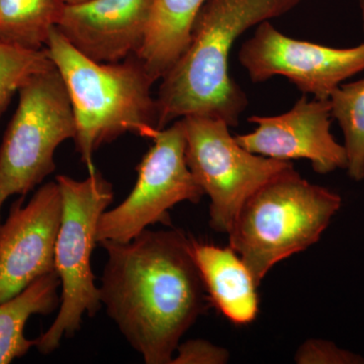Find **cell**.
<instances>
[{
  "label": "cell",
  "instance_id": "obj_13",
  "mask_svg": "<svg viewBox=\"0 0 364 364\" xmlns=\"http://www.w3.org/2000/svg\"><path fill=\"white\" fill-rule=\"evenodd\" d=\"M193 255L213 305L232 323L250 324L259 311L257 284L231 246L220 247L193 239Z\"/></svg>",
  "mask_w": 364,
  "mask_h": 364
},
{
  "label": "cell",
  "instance_id": "obj_11",
  "mask_svg": "<svg viewBox=\"0 0 364 364\" xmlns=\"http://www.w3.org/2000/svg\"><path fill=\"white\" fill-rule=\"evenodd\" d=\"M331 119L329 100H309L304 95L284 114L248 117L255 130L235 138L254 154L282 161L309 160L314 171L328 174L347 165L344 146L332 135Z\"/></svg>",
  "mask_w": 364,
  "mask_h": 364
},
{
  "label": "cell",
  "instance_id": "obj_22",
  "mask_svg": "<svg viewBox=\"0 0 364 364\" xmlns=\"http://www.w3.org/2000/svg\"><path fill=\"white\" fill-rule=\"evenodd\" d=\"M359 7H360L361 18H363V30H364V0H358Z\"/></svg>",
  "mask_w": 364,
  "mask_h": 364
},
{
  "label": "cell",
  "instance_id": "obj_8",
  "mask_svg": "<svg viewBox=\"0 0 364 364\" xmlns=\"http://www.w3.org/2000/svg\"><path fill=\"white\" fill-rule=\"evenodd\" d=\"M139 166L130 195L98 220L97 243H127L157 223L169 222L168 210L178 203H200L205 196L186 159V136L181 119L158 131Z\"/></svg>",
  "mask_w": 364,
  "mask_h": 364
},
{
  "label": "cell",
  "instance_id": "obj_12",
  "mask_svg": "<svg viewBox=\"0 0 364 364\" xmlns=\"http://www.w3.org/2000/svg\"><path fill=\"white\" fill-rule=\"evenodd\" d=\"M154 0H90L65 6L56 28L97 63H117L140 50Z\"/></svg>",
  "mask_w": 364,
  "mask_h": 364
},
{
  "label": "cell",
  "instance_id": "obj_16",
  "mask_svg": "<svg viewBox=\"0 0 364 364\" xmlns=\"http://www.w3.org/2000/svg\"><path fill=\"white\" fill-rule=\"evenodd\" d=\"M64 6L61 0H0V43L45 49Z\"/></svg>",
  "mask_w": 364,
  "mask_h": 364
},
{
  "label": "cell",
  "instance_id": "obj_5",
  "mask_svg": "<svg viewBox=\"0 0 364 364\" xmlns=\"http://www.w3.org/2000/svg\"><path fill=\"white\" fill-rule=\"evenodd\" d=\"M62 196V219L56 246L55 272L61 282V301L49 329L36 339L35 347L48 355L62 339L81 329L83 317L93 318L102 309L100 287L91 269L98 220L114 200V189L98 170L85 181L57 176Z\"/></svg>",
  "mask_w": 364,
  "mask_h": 364
},
{
  "label": "cell",
  "instance_id": "obj_4",
  "mask_svg": "<svg viewBox=\"0 0 364 364\" xmlns=\"http://www.w3.org/2000/svg\"><path fill=\"white\" fill-rule=\"evenodd\" d=\"M341 205L338 193L311 183L293 167L242 205L228 233L229 245L259 287L274 265L317 243Z\"/></svg>",
  "mask_w": 364,
  "mask_h": 364
},
{
  "label": "cell",
  "instance_id": "obj_1",
  "mask_svg": "<svg viewBox=\"0 0 364 364\" xmlns=\"http://www.w3.org/2000/svg\"><path fill=\"white\" fill-rule=\"evenodd\" d=\"M100 296L107 316L147 364H171L183 335L207 310L193 239L144 230L127 243L104 241Z\"/></svg>",
  "mask_w": 364,
  "mask_h": 364
},
{
  "label": "cell",
  "instance_id": "obj_6",
  "mask_svg": "<svg viewBox=\"0 0 364 364\" xmlns=\"http://www.w3.org/2000/svg\"><path fill=\"white\" fill-rule=\"evenodd\" d=\"M18 95L0 145V224L4 203L26 196L52 174L57 148L76 136L70 97L55 65L28 79Z\"/></svg>",
  "mask_w": 364,
  "mask_h": 364
},
{
  "label": "cell",
  "instance_id": "obj_14",
  "mask_svg": "<svg viewBox=\"0 0 364 364\" xmlns=\"http://www.w3.org/2000/svg\"><path fill=\"white\" fill-rule=\"evenodd\" d=\"M205 0H154L145 39L135 55L154 82L181 58Z\"/></svg>",
  "mask_w": 364,
  "mask_h": 364
},
{
  "label": "cell",
  "instance_id": "obj_21",
  "mask_svg": "<svg viewBox=\"0 0 364 364\" xmlns=\"http://www.w3.org/2000/svg\"><path fill=\"white\" fill-rule=\"evenodd\" d=\"M88 1H90V0H61L64 6H78V4H85Z\"/></svg>",
  "mask_w": 364,
  "mask_h": 364
},
{
  "label": "cell",
  "instance_id": "obj_2",
  "mask_svg": "<svg viewBox=\"0 0 364 364\" xmlns=\"http://www.w3.org/2000/svg\"><path fill=\"white\" fill-rule=\"evenodd\" d=\"M303 0H205L181 58L160 85L158 129L188 116L215 117L238 126L248 98L229 73L236 40L263 21L279 18Z\"/></svg>",
  "mask_w": 364,
  "mask_h": 364
},
{
  "label": "cell",
  "instance_id": "obj_7",
  "mask_svg": "<svg viewBox=\"0 0 364 364\" xmlns=\"http://www.w3.org/2000/svg\"><path fill=\"white\" fill-rule=\"evenodd\" d=\"M181 119L186 163L196 183L210 198V227L218 233L228 234L249 196L293 168V163L249 152L222 119L203 116Z\"/></svg>",
  "mask_w": 364,
  "mask_h": 364
},
{
  "label": "cell",
  "instance_id": "obj_19",
  "mask_svg": "<svg viewBox=\"0 0 364 364\" xmlns=\"http://www.w3.org/2000/svg\"><path fill=\"white\" fill-rule=\"evenodd\" d=\"M294 361L298 364H364V358L328 340L309 339L299 345Z\"/></svg>",
  "mask_w": 364,
  "mask_h": 364
},
{
  "label": "cell",
  "instance_id": "obj_3",
  "mask_svg": "<svg viewBox=\"0 0 364 364\" xmlns=\"http://www.w3.org/2000/svg\"><path fill=\"white\" fill-rule=\"evenodd\" d=\"M46 50L61 74L76 124L74 141L90 174L93 154L124 134L151 139L158 131L154 81L135 55L117 63H97L52 28Z\"/></svg>",
  "mask_w": 364,
  "mask_h": 364
},
{
  "label": "cell",
  "instance_id": "obj_17",
  "mask_svg": "<svg viewBox=\"0 0 364 364\" xmlns=\"http://www.w3.org/2000/svg\"><path fill=\"white\" fill-rule=\"evenodd\" d=\"M332 119L343 132L346 170L354 181L364 179V78L342 83L329 97Z\"/></svg>",
  "mask_w": 364,
  "mask_h": 364
},
{
  "label": "cell",
  "instance_id": "obj_20",
  "mask_svg": "<svg viewBox=\"0 0 364 364\" xmlns=\"http://www.w3.org/2000/svg\"><path fill=\"white\" fill-rule=\"evenodd\" d=\"M230 352L203 339H191L179 344L171 364H225Z\"/></svg>",
  "mask_w": 364,
  "mask_h": 364
},
{
  "label": "cell",
  "instance_id": "obj_18",
  "mask_svg": "<svg viewBox=\"0 0 364 364\" xmlns=\"http://www.w3.org/2000/svg\"><path fill=\"white\" fill-rule=\"evenodd\" d=\"M53 66L46 48L28 50L0 43V117L28 79Z\"/></svg>",
  "mask_w": 364,
  "mask_h": 364
},
{
  "label": "cell",
  "instance_id": "obj_10",
  "mask_svg": "<svg viewBox=\"0 0 364 364\" xmlns=\"http://www.w3.org/2000/svg\"><path fill=\"white\" fill-rule=\"evenodd\" d=\"M14 202L0 224V304L14 298L43 275L55 272V246L62 219L57 181L41 186L23 205Z\"/></svg>",
  "mask_w": 364,
  "mask_h": 364
},
{
  "label": "cell",
  "instance_id": "obj_9",
  "mask_svg": "<svg viewBox=\"0 0 364 364\" xmlns=\"http://www.w3.org/2000/svg\"><path fill=\"white\" fill-rule=\"evenodd\" d=\"M239 61L254 83L284 76L305 95L329 100L344 81L364 71V43L333 48L296 40L267 21L242 45Z\"/></svg>",
  "mask_w": 364,
  "mask_h": 364
},
{
  "label": "cell",
  "instance_id": "obj_15",
  "mask_svg": "<svg viewBox=\"0 0 364 364\" xmlns=\"http://www.w3.org/2000/svg\"><path fill=\"white\" fill-rule=\"evenodd\" d=\"M61 282L56 272L43 275L14 298L0 304V364L23 358L36 339H28L25 327L33 315H50L59 309Z\"/></svg>",
  "mask_w": 364,
  "mask_h": 364
}]
</instances>
